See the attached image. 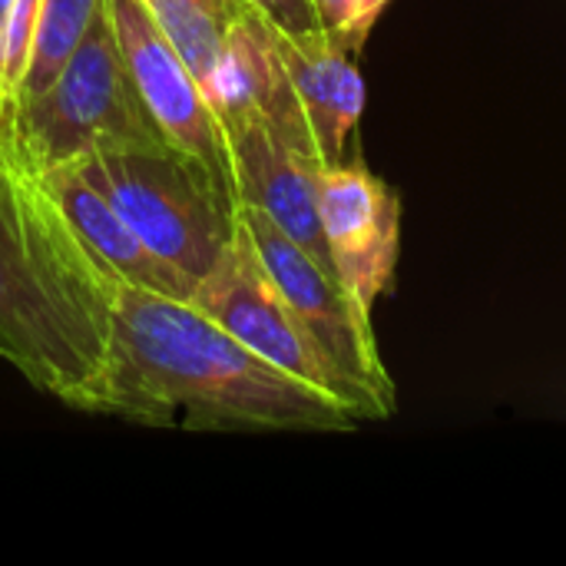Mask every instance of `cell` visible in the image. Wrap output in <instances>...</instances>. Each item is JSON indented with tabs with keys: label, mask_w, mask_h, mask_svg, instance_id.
<instances>
[{
	"label": "cell",
	"mask_w": 566,
	"mask_h": 566,
	"mask_svg": "<svg viewBox=\"0 0 566 566\" xmlns=\"http://www.w3.org/2000/svg\"><path fill=\"white\" fill-rule=\"evenodd\" d=\"M113 275L50 196L23 139L0 146V358L66 408L139 424L106 305Z\"/></svg>",
	"instance_id": "cell-1"
},
{
	"label": "cell",
	"mask_w": 566,
	"mask_h": 566,
	"mask_svg": "<svg viewBox=\"0 0 566 566\" xmlns=\"http://www.w3.org/2000/svg\"><path fill=\"white\" fill-rule=\"evenodd\" d=\"M113 338L139 424L239 431H352L361 421L332 395L275 368L189 298L106 282Z\"/></svg>",
	"instance_id": "cell-2"
},
{
	"label": "cell",
	"mask_w": 566,
	"mask_h": 566,
	"mask_svg": "<svg viewBox=\"0 0 566 566\" xmlns=\"http://www.w3.org/2000/svg\"><path fill=\"white\" fill-rule=\"evenodd\" d=\"M73 166L192 292L235 235L239 209L196 159L169 143L93 149Z\"/></svg>",
	"instance_id": "cell-3"
},
{
	"label": "cell",
	"mask_w": 566,
	"mask_h": 566,
	"mask_svg": "<svg viewBox=\"0 0 566 566\" xmlns=\"http://www.w3.org/2000/svg\"><path fill=\"white\" fill-rule=\"evenodd\" d=\"M17 129L36 169L109 146H166L126 66L106 0L56 80L17 103Z\"/></svg>",
	"instance_id": "cell-4"
},
{
	"label": "cell",
	"mask_w": 566,
	"mask_h": 566,
	"mask_svg": "<svg viewBox=\"0 0 566 566\" xmlns=\"http://www.w3.org/2000/svg\"><path fill=\"white\" fill-rule=\"evenodd\" d=\"M189 302L199 312H206L212 322H219L229 335H235L245 348L272 361L275 368L338 398L358 421L388 418L361 388H355L328 361V355L305 332V325L285 302L282 289L272 282L269 269L262 265L242 219L235 226L232 242L222 249L216 265L202 275Z\"/></svg>",
	"instance_id": "cell-5"
},
{
	"label": "cell",
	"mask_w": 566,
	"mask_h": 566,
	"mask_svg": "<svg viewBox=\"0 0 566 566\" xmlns=\"http://www.w3.org/2000/svg\"><path fill=\"white\" fill-rule=\"evenodd\" d=\"M239 219L272 282L282 289L285 302L292 305L305 332L315 338V345L355 388H361L391 418L398 398L375 342L371 312L345 289L338 275L322 269L262 209L239 206Z\"/></svg>",
	"instance_id": "cell-6"
},
{
	"label": "cell",
	"mask_w": 566,
	"mask_h": 566,
	"mask_svg": "<svg viewBox=\"0 0 566 566\" xmlns=\"http://www.w3.org/2000/svg\"><path fill=\"white\" fill-rule=\"evenodd\" d=\"M126 66L136 80V90L163 129L166 143L189 159H196L222 196L239 209V182L226 123L199 86L192 70L182 63L163 27L156 23L146 0H106Z\"/></svg>",
	"instance_id": "cell-7"
},
{
	"label": "cell",
	"mask_w": 566,
	"mask_h": 566,
	"mask_svg": "<svg viewBox=\"0 0 566 566\" xmlns=\"http://www.w3.org/2000/svg\"><path fill=\"white\" fill-rule=\"evenodd\" d=\"M222 123L232 146L239 202L262 209L322 269L338 275L318 216L322 163L305 149H298L292 139H285V133L255 106L226 109Z\"/></svg>",
	"instance_id": "cell-8"
},
{
	"label": "cell",
	"mask_w": 566,
	"mask_h": 566,
	"mask_svg": "<svg viewBox=\"0 0 566 566\" xmlns=\"http://www.w3.org/2000/svg\"><path fill=\"white\" fill-rule=\"evenodd\" d=\"M318 216L345 289L371 312L401 249V199L361 159L318 169Z\"/></svg>",
	"instance_id": "cell-9"
},
{
	"label": "cell",
	"mask_w": 566,
	"mask_h": 566,
	"mask_svg": "<svg viewBox=\"0 0 566 566\" xmlns=\"http://www.w3.org/2000/svg\"><path fill=\"white\" fill-rule=\"evenodd\" d=\"M269 30L285 76L312 126L322 166L345 163L352 133L358 129L365 109V80L358 70V53L335 40L328 30L289 33L272 20Z\"/></svg>",
	"instance_id": "cell-10"
},
{
	"label": "cell",
	"mask_w": 566,
	"mask_h": 566,
	"mask_svg": "<svg viewBox=\"0 0 566 566\" xmlns=\"http://www.w3.org/2000/svg\"><path fill=\"white\" fill-rule=\"evenodd\" d=\"M40 176L50 196L56 199V206L63 209V216L70 219V226L123 282L172 298L192 295L189 282L139 239V232L119 216V209L73 163L40 169Z\"/></svg>",
	"instance_id": "cell-11"
},
{
	"label": "cell",
	"mask_w": 566,
	"mask_h": 566,
	"mask_svg": "<svg viewBox=\"0 0 566 566\" xmlns=\"http://www.w3.org/2000/svg\"><path fill=\"white\" fill-rule=\"evenodd\" d=\"M156 23L192 70L199 86L216 96L229 33L245 0H146Z\"/></svg>",
	"instance_id": "cell-12"
},
{
	"label": "cell",
	"mask_w": 566,
	"mask_h": 566,
	"mask_svg": "<svg viewBox=\"0 0 566 566\" xmlns=\"http://www.w3.org/2000/svg\"><path fill=\"white\" fill-rule=\"evenodd\" d=\"M99 3L103 0H43L40 3L33 50H30V63H27V76H23L17 103L23 96L43 93L56 80V73L63 70L70 53L83 40Z\"/></svg>",
	"instance_id": "cell-13"
},
{
	"label": "cell",
	"mask_w": 566,
	"mask_h": 566,
	"mask_svg": "<svg viewBox=\"0 0 566 566\" xmlns=\"http://www.w3.org/2000/svg\"><path fill=\"white\" fill-rule=\"evenodd\" d=\"M391 0H315L322 30H328L335 40H342L348 50L361 53L371 27L378 23L381 10Z\"/></svg>",
	"instance_id": "cell-14"
},
{
	"label": "cell",
	"mask_w": 566,
	"mask_h": 566,
	"mask_svg": "<svg viewBox=\"0 0 566 566\" xmlns=\"http://www.w3.org/2000/svg\"><path fill=\"white\" fill-rule=\"evenodd\" d=\"M255 13H262L265 20H272L275 27L289 30V33H312L322 30L315 0H245Z\"/></svg>",
	"instance_id": "cell-15"
},
{
	"label": "cell",
	"mask_w": 566,
	"mask_h": 566,
	"mask_svg": "<svg viewBox=\"0 0 566 566\" xmlns=\"http://www.w3.org/2000/svg\"><path fill=\"white\" fill-rule=\"evenodd\" d=\"M20 143V129H17V106L3 96L0 90V146H13Z\"/></svg>",
	"instance_id": "cell-16"
},
{
	"label": "cell",
	"mask_w": 566,
	"mask_h": 566,
	"mask_svg": "<svg viewBox=\"0 0 566 566\" xmlns=\"http://www.w3.org/2000/svg\"><path fill=\"white\" fill-rule=\"evenodd\" d=\"M13 3L17 0H0V60H3V40H7V23H10Z\"/></svg>",
	"instance_id": "cell-17"
}]
</instances>
